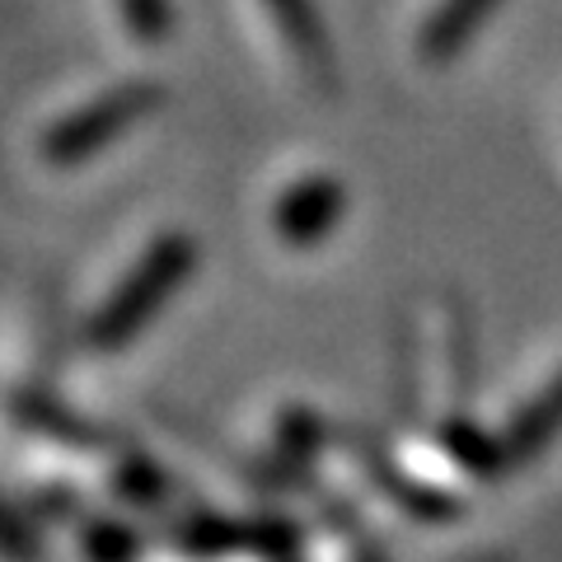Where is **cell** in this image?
I'll list each match as a JSON object with an SVG mask.
<instances>
[{"mask_svg": "<svg viewBox=\"0 0 562 562\" xmlns=\"http://www.w3.org/2000/svg\"><path fill=\"white\" fill-rule=\"evenodd\" d=\"M188 268H192V262H188L183 244H169V249L155 254L146 268H140V272L127 281V291H122L117 301L109 305V314H103V319L94 324V347H117V342H127L132 333L165 305V295L179 286Z\"/></svg>", "mask_w": 562, "mask_h": 562, "instance_id": "1", "label": "cell"}, {"mask_svg": "<svg viewBox=\"0 0 562 562\" xmlns=\"http://www.w3.org/2000/svg\"><path fill=\"white\" fill-rule=\"evenodd\" d=\"M558 431H562V375L549 384V390H539V398L512 422V431L502 436V446H497L502 464L535 460V454L549 446Z\"/></svg>", "mask_w": 562, "mask_h": 562, "instance_id": "2", "label": "cell"}]
</instances>
